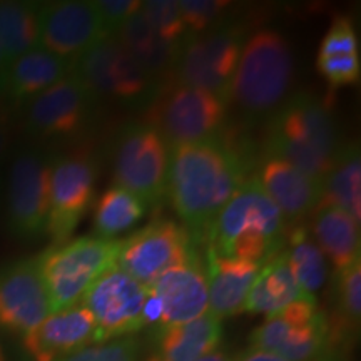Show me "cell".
Here are the masks:
<instances>
[{"instance_id":"cb8c5ba5","label":"cell","mask_w":361,"mask_h":361,"mask_svg":"<svg viewBox=\"0 0 361 361\" xmlns=\"http://www.w3.org/2000/svg\"><path fill=\"white\" fill-rule=\"evenodd\" d=\"M116 37L157 87L161 89L169 82L173 78L178 45L161 37L142 16L141 8L124 22Z\"/></svg>"},{"instance_id":"5bb4252c","label":"cell","mask_w":361,"mask_h":361,"mask_svg":"<svg viewBox=\"0 0 361 361\" xmlns=\"http://www.w3.org/2000/svg\"><path fill=\"white\" fill-rule=\"evenodd\" d=\"M186 228L173 219H154L121 241L116 266L149 288L164 271L197 255Z\"/></svg>"},{"instance_id":"4dcf8cb0","label":"cell","mask_w":361,"mask_h":361,"mask_svg":"<svg viewBox=\"0 0 361 361\" xmlns=\"http://www.w3.org/2000/svg\"><path fill=\"white\" fill-rule=\"evenodd\" d=\"M146 211L147 204L135 194L112 186L102 192L94 206V236L116 239L141 223Z\"/></svg>"},{"instance_id":"7bdbcfd3","label":"cell","mask_w":361,"mask_h":361,"mask_svg":"<svg viewBox=\"0 0 361 361\" xmlns=\"http://www.w3.org/2000/svg\"><path fill=\"white\" fill-rule=\"evenodd\" d=\"M6 71H7V64L4 61L2 51H0V97H2V84H4V78H6Z\"/></svg>"},{"instance_id":"60d3db41","label":"cell","mask_w":361,"mask_h":361,"mask_svg":"<svg viewBox=\"0 0 361 361\" xmlns=\"http://www.w3.org/2000/svg\"><path fill=\"white\" fill-rule=\"evenodd\" d=\"M238 360V355H233L231 351H228L226 348H216L214 351H211V353H207L200 358L197 361H236Z\"/></svg>"},{"instance_id":"1f68e13d","label":"cell","mask_w":361,"mask_h":361,"mask_svg":"<svg viewBox=\"0 0 361 361\" xmlns=\"http://www.w3.org/2000/svg\"><path fill=\"white\" fill-rule=\"evenodd\" d=\"M178 7L186 27V35L204 32L219 24L233 11V4L224 0H180Z\"/></svg>"},{"instance_id":"7c38bea8","label":"cell","mask_w":361,"mask_h":361,"mask_svg":"<svg viewBox=\"0 0 361 361\" xmlns=\"http://www.w3.org/2000/svg\"><path fill=\"white\" fill-rule=\"evenodd\" d=\"M99 104L87 85L71 72L22 107L24 129L39 142L75 141L92 126Z\"/></svg>"},{"instance_id":"ac0fdd59","label":"cell","mask_w":361,"mask_h":361,"mask_svg":"<svg viewBox=\"0 0 361 361\" xmlns=\"http://www.w3.org/2000/svg\"><path fill=\"white\" fill-rule=\"evenodd\" d=\"M147 290L159 298L162 306L161 322L151 331L194 322L209 311L206 266L200 252L164 271Z\"/></svg>"},{"instance_id":"f1b7e54d","label":"cell","mask_w":361,"mask_h":361,"mask_svg":"<svg viewBox=\"0 0 361 361\" xmlns=\"http://www.w3.org/2000/svg\"><path fill=\"white\" fill-rule=\"evenodd\" d=\"M40 2H0V51L7 67L39 45Z\"/></svg>"},{"instance_id":"ffe728a7","label":"cell","mask_w":361,"mask_h":361,"mask_svg":"<svg viewBox=\"0 0 361 361\" xmlns=\"http://www.w3.org/2000/svg\"><path fill=\"white\" fill-rule=\"evenodd\" d=\"M255 178L276 204L286 228L303 224L322 201V180L310 178L276 157H261Z\"/></svg>"},{"instance_id":"ba28073f","label":"cell","mask_w":361,"mask_h":361,"mask_svg":"<svg viewBox=\"0 0 361 361\" xmlns=\"http://www.w3.org/2000/svg\"><path fill=\"white\" fill-rule=\"evenodd\" d=\"M228 104L207 90L168 82L144 109V123L171 147L216 137L224 130Z\"/></svg>"},{"instance_id":"ab89813d","label":"cell","mask_w":361,"mask_h":361,"mask_svg":"<svg viewBox=\"0 0 361 361\" xmlns=\"http://www.w3.org/2000/svg\"><path fill=\"white\" fill-rule=\"evenodd\" d=\"M236 361H286V360H283L281 356L274 353H268V351L250 348L243 351V353H239Z\"/></svg>"},{"instance_id":"d4e9b609","label":"cell","mask_w":361,"mask_h":361,"mask_svg":"<svg viewBox=\"0 0 361 361\" xmlns=\"http://www.w3.org/2000/svg\"><path fill=\"white\" fill-rule=\"evenodd\" d=\"M313 236L336 271L360 261V223L340 207L318 204L313 211Z\"/></svg>"},{"instance_id":"d6986e66","label":"cell","mask_w":361,"mask_h":361,"mask_svg":"<svg viewBox=\"0 0 361 361\" xmlns=\"http://www.w3.org/2000/svg\"><path fill=\"white\" fill-rule=\"evenodd\" d=\"M97 343L92 314L84 305L56 311L22 336V348L30 361H61Z\"/></svg>"},{"instance_id":"8992f818","label":"cell","mask_w":361,"mask_h":361,"mask_svg":"<svg viewBox=\"0 0 361 361\" xmlns=\"http://www.w3.org/2000/svg\"><path fill=\"white\" fill-rule=\"evenodd\" d=\"M119 246V239L82 236L40 252L37 263L51 313L80 303L94 281L114 268Z\"/></svg>"},{"instance_id":"83f0119b","label":"cell","mask_w":361,"mask_h":361,"mask_svg":"<svg viewBox=\"0 0 361 361\" xmlns=\"http://www.w3.org/2000/svg\"><path fill=\"white\" fill-rule=\"evenodd\" d=\"M319 204H333L361 223V154L356 142L343 144L335 162L323 178Z\"/></svg>"},{"instance_id":"484cf974","label":"cell","mask_w":361,"mask_h":361,"mask_svg":"<svg viewBox=\"0 0 361 361\" xmlns=\"http://www.w3.org/2000/svg\"><path fill=\"white\" fill-rule=\"evenodd\" d=\"M333 301L335 311L328 316L331 348L351 351L361 322V261L336 271Z\"/></svg>"},{"instance_id":"5b68a950","label":"cell","mask_w":361,"mask_h":361,"mask_svg":"<svg viewBox=\"0 0 361 361\" xmlns=\"http://www.w3.org/2000/svg\"><path fill=\"white\" fill-rule=\"evenodd\" d=\"M247 37L246 22L231 16L204 32L184 35L169 82L207 90L229 106L233 79Z\"/></svg>"},{"instance_id":"52a82bcc","label":"cell","mask_w":361,"mask_h":361,"mask_svg":"<svg viewBox=\"0 0 361 361\" xmlns=\"http://www.w3.org/2000/svg\"><path fill=\"white\" fill-rule=\"evenodd\" d=\"M171 146L154 128L135 121L121 126L111 142V168L116 186L128 189L147 206L168 197Z\"/></svg>"},{"instance_id":"7a4b0ae2","label":"cell","mask_w":361,"mask_h":361,"mask_svg":"<svg viewBox=\"0 0 361 361\" xmlns=\"http://www.w3.org/2000/svg\"><path fill=\"white\" fill-rule=\"evenodd\" d=\"M341 146L328 102L303 90L266 119L261 157H276L323 183Z\"/></svg>"},{"instance_id":"d590c367","label":"cell","mask_w":361,"mask_h":361,"mask_svg":"<svg viewBox=\"0 0 361 361\" xmlns=\"http://www.w3.org/2000/svg\"><path fill=\"white\" fill-rule=\"evenodd\" d=\"M316 69L326 80L329 87H345L353 85L360 80L361 59L360 54L351 56L316 57Z\"/></svg>"},{"instance_id":"4fadbf2b","label":"cell","mask_w":361,"mask_h":361,"mask_svg":"<svg viewBox=\"0 0 361 361\" xmlns=\"http://www.w3.org/2000/svg\"><path fill=\"white\" fill-rule=\"evenodd\" d=\"M99 162L87 149L54 154L45 236L52 245L69 241L96 197Z\"/></svg>"},{"instance_id":"9c48e42d","label":"cell","mask_w":361,"mask_h":361,"mask_svg":"<svg viewBox=\"0 0 361 361\" xmlns=\"http://www.w3.org/2000/svg\"><path fill=\"white\" fill-rule=\"evenodd\" d=\"M72 72L99 102L106 101L126 109H146L159 90L116 35L85 51Z\"/></svg>"},{"instance_id":"277c9868","label":"cell","mask_w":361,"mask_h":361,"mask_svg":"<svg viewBox=\"0 0 361 361\" xmlns=\"http://www.w3.org/2000/svg\"><path fill=\"white\" fill-rule=\"evenodd\" d=\"M293 66L291 47L283 34L256 30L243 45L229 104L250 123L268 119L288 99Z\"/></svg>"},{"instance_id":"b9f144b4","label":"cell","mask_w":361,"mask_h":361,"mask_svg":"<svg viewBox=\"0 0 361 361\" xmlns=\"http://www.w3.org/2000/svg\"><path fill=\"white\" fill-rule=\"evenodd\" d=\"M318 361H351L350 351H343L336 348H329Z\"/></svg>"},{"instance_id":"8fae6325","label":"cell","mask_w":361,"mask_h":361,"mask_svg":"<svg viewBox=\"0 0 361 361\" xmlns=\"http://www.w3.org/2000/svg\"><path fill=\"white\" fill-rule=\"evenodd\" d=\"M250 348L268 351L286 361H318L331 348L328 314L314 296L293 301L266 316L250 336Z\"/></svg>"},{"instance_id":"8d00e7d4","label":"cell","mask_w":361,"mask_h":361,"mask_svg":"<svg viewBox=\"0 0 361 361\" xmlns=\"http://www.w3.org/2000/svg\"><path fill=\"white\" fill-rule=\"evenodd\" d=\"M99 16L104 22L107 34L116 35L117 30L124 25V22L133 17L141 8L137 0H96L94 2Z\"/></svg>"},{"instance_id":"603a6c76","label":"cell","mask_w":361,"mask_h":361,"mask_svg":"<svg viewBox=\"0 0 361 361\" xmlns=\"http://www.w3.org/2000/svg\"><path fill=\"white\" fill-rule=\"evenodd\" d=\"M223 324L207 311L194 322L151 331V348L141 361H197L219 348Z\"/></svg>"},{"instance_id":"836d02e7","label":"cell","mask_w":361,"mask_h":361,"mask_svg":"<svg viewBox=\"0 0 361 361\" xmlns=\"http://www.w3.org/2000/svg\"><path fill=\"white\" fill-rule=\"evenodd\" d=\"M61 361H141V341L135 336L96 343Z\"/></svg>"},{"instance_id":"e575fe53","label":"cell","mask_w":361,"mask_h":361,"mask_svg":"<svg viewBox=\"0 0 361 361\" xmlns=\"http://www.w3.org/2000/svg\"><path fill=\"white\" fill-rule=\"evenodd\" d=\"M351 54H360L358 34L351 19L346 16H338L324 34L316 57L351 56Z\"/></svg>"},{"instance_id":"30bf717a","label":"cell","mask_w":361,"mask_h":361,"mask_svg":"<svg viewBox=\"0 0 361 361\" xmlns=\"http://www.w3.org/2000/svg\"><path fill=\"white\" fill-rule=\"evenodd\" d=\"M54 154L44 146L20 149L8 168L6 218L8 231L22 241L45 236Z\"/></svg>"},{"instance_id":"74e56055","label":"cell","mask_w":361,"mask_h":361,"mask_svg":"<svg viewBox=\"0 0 361 361\" xmlns=\"http://www.w3.org/2000/svg\"><path fill=\"white\" fill-rule=\"evenodd\" d=\"M0 361H30L16 338L0 333Z\"/></svg>"},{"instance_id":"6da1fadb","label":"cell","mask_w":361,"mask_h":361,"mask_svg":"<svg viewBox=\"0 0 361 361\" xmlns=\"http://www.w3.org/2000/svg\"><path fill=\"white\" fill-rule=\"evenodd\" d=\"M250 171V156L224 134L171 147L168 197L197 246Z\"/></svg>"},{"instance_id":"d6a6232c","label":"cell","mask_w":361,"mask_h":361,"mask_svg":"<svg viewBox=\"0 0 361 361\" xmlns=\"http://www.w3.org/2000/svg\"><path fill=\"white\" fill-rule=\"evenodd\" d=\"M141 13L156 32L169 42L178 45L186 35L183 17H180L178 2L174 0H147L141 2Z\"/></svg>"},{"instance_id":"3957f363","label":"cell","mask_w":361,"mask_h":361,"mask_svg":"<svg viewBox=\"0 0 361 361\" xmlns=\"http://www.w3.org/2000/svg\"><path fill=\"white\" fill-rule=\"evenodd\" d=\"M286 223L255 176L243 180L207 233L204 247L263 266L283 250Z\"/></svg>"},{"instance_id":"9a60e30c","label":"cell","mask_w":361,"mask_h":361,"mask_svg":"<svg viewBox=\"0 0 361 361\" xmlns=\"http://www.w3.org/2000/svg\"><path fill=\"white\" fill-rule=\"evenodd\" d=\"M147 288L139 284L117 266L94 281L80 300L92 314L97 343L134 336L144 324V305Z\"/></svg>"},{"instance_id":"f546056e","label":"cell","mask_w":361,"mask_h":361,"mask_svg":"<svg viewBox=\"0 0 361 361\" xmlns=\"http://www.w3.org/2000/svg\"><path fill=\"white\" fill-rule=\"evenodd\" d=\"M283 255L290 266L293 278L305 295L314 296L328 279L326 258L318 245L311 239L305 224L288 228Z\"/></svg>"},{"instance_id":"7402d4cb","label":"cell","mask_w":361,"mask_h":361,"mask_svg":"<svg viewBox=\"0 0 361 361\" xmlns=\"http://www.w3.org/2000/svg\"><path fill=\"white\" fill-rule=\"evenodd\" d=\"M209 313L216 318H231L243 313L246 298L258 278L261 264L250 261L223 258L204 247Z\"/></svg>"},{"instance_id":"f35d334b","label":"cell","mask_w":361,"mask_h":361,"mask_svg":"<svg viewBox=\"0 0 361 361\" xmlns=\"http://www.w3.org/2000/svg\"><path fill=\"white\" fill-rule=\"evenodd\" d=\"M12 144H13L12 126L8 124L7 116L4 114V109L0 107V164L7 159L8 154H11Z\"/></svg>"},{"instance_id":"e0dca14e","label":"cell","mask_w":361,"mask_h":361,"mask_svg":"<svg viewBox=\"0 0 361 361\" xmlns=\"http://www.w3.org/2000/svg\"><path fill=\"white\" fill-rule=\"evenodd\" d=\"M49 314L37 256L0 266V333L22 338Z\"/></svg>"},{"instance_id":"44dd1931","label":"cell","mask_w":361,"mask_h":361,"mask_svg":"<svg viewBox=\"0 0 361 361\" xmlns=\"http://www.w3.org/2000/svg\"><path fill=\"white\" fill-rule=\"evenodd\" d=\"M74 61L59 57L37 45L7 67L0 104L24 107L44 90L67 78L74 71Z\"/></svg>"},{"instance_id":"2e32d148","label":"cell","mask_w":361,"mask_h":361,"mask_svg":"<svg viewBox=\"0 0 361 361\" xmlns=\"http://www.w3.org/2000/svg\"><path fill=\"white\" fill-rule=\"evenodd\" d=\"M109 37L94 2L57 0L40 4L39 47L78 61L92 45Z\"/></svg>"},{"instance_id":"4316f807","label":"cell","mask_w":361,"mask_h":361,"mask_svg":"<svg viewBox=\"0 0 361 361\" xmlns=\"http://www.w3.org/2000/svg\"><path fill=\"white\" fill-rule=\"evenodd\" d=\"M305 296L311 295H305L298 288L281 250L274 258L261 266L258 278L252 283L243 311L251 314L269 316Z\"/></svg>"}]
</instances>
